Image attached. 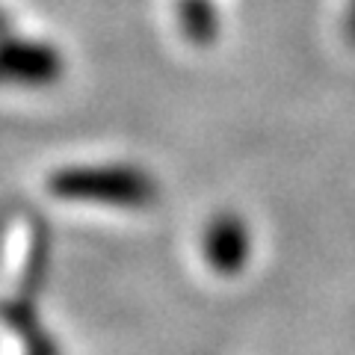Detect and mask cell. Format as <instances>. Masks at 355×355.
I'll use <instances>...</instances> for the list:
<instances>
[{"instance_id": "obj_1", "label": "cell", "mask_w": 355, "mask_h": 355, "mask_svg": "<svg viewBox=\"0 0 355 355\" xmlns=\"http://www.w3.org/2000/svg\"><path fill=\"white\" fill-rule=\"evenodd\" d=\"M51 193L65 202H98L119 207H142L154 202V181L130 166H104V169H62L51 175Z\"/></svg>"}, {"instance_id": "obj_2", "label": "cell", "mask_w": 355, "mask_h": 355, "mask_svg": "<svg viewBox=\"0 0 355 355\" xmlns=\"http://www.w3.org/2000/svg\"><path fill=\"white\" fill-rule=\"evenodd\" d=\"M62 77V57L42 42H0V83L48 86Z\"/></svg>"}, {"instance_id": "obj_3", "label": "cell", "mask_w": 355, "mask_h": 355, "mask_svg": "<svg viewBox=\"0 0 355 355\" xmlns=\"http://www.w3.org/2000/svg\"><path fill=\"white\" fill-rule=\"evenodd\" d=\"M205 258L219 275H234L249 261V231L246 222L234 214H222L205 231Z\"/></svg>"}, {"instance_id": "obj_4", "label": "cell", "mask_w": 355, "mask_h": 355, "mask_svg": "<svg viewBox=\"0 0 355 355\" xmlns=\"http://www.w3.org/2000/svg\"><path fill=\"white\" fill-rule=\"evenodd\" d=\"M178 24L184 36L196 44H210L219 33V15L210 0H181L178 3Z\"/></svg>"}, {"instance_id": "obj_5", "label": "cell", "mask_w": 355, "mask_h": 355, "mask_svg": "<svg viewBox=\"0 0 355 355\" xmlns=\"http://www.w3.org/2000/svg\"><path fill=\"white\" fill-rule=\"evenodd\" d=\"M347 30H349V36L355 39V0L349 3V15H347Z\"/></svg>"}, {"instance_id": "obj_6", "label": "cell", "mask_w": 355, "mask_h": 355, "mask_svg": "<svg viewBox=\"0 0 355 355\" xmlns=\"http://www.w3.org/2000/svg\"><path fill=\"white\" fill-rule=\"evenodd\" d=\"M33 355H53V352H51V343H44V340H42L39 347H33Z\"/></svg>"}, {"instance_id": "obj_7", "label": "cell", "mask_w": 355, "mask_h": 355, "mask_svg": "<svg viewBox=\"0 0 355 355\" xmlns=\"http://www.w3.org/2000/svg\"><path fill=\"white\" fill-rule=\"evenodd\" d=\"M0 33H3V15H0Z\"/></svg>"}]
</instances>
